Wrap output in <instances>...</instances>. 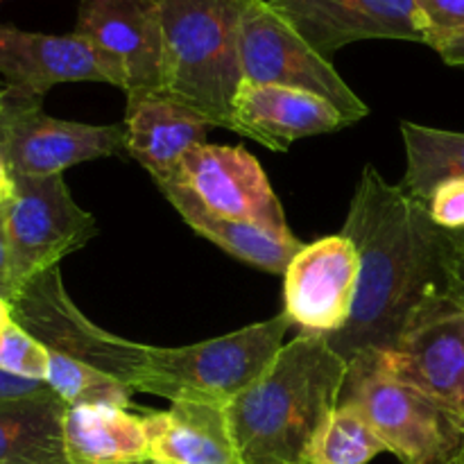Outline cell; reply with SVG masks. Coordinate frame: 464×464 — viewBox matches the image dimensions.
Masks as SVG:
<instances>
[{
	"instance_id": "37",
	"label": "cell",
	"mask_w": 464,
	"mask_h": 464,
	"mask_svg": "<svg viewBox=\"0 0 464 464\" xmlns=\"http://www.w3.org/2000/svg\"><path fill=\"white\" fill-rule=\"evenodd\" d=\"M148 464H150V462H148Z\"/></svg>"
},
{
	"instance_id": "1",
	"label": "cell",
	"mask_w": 464,
	"mask_h": 464,
	"mask_svg": "<svg viewBox=\"0 0 464 464\" xmlns=\"http://www.w3.org/2000/svg\"><path fill=\"white\" fill-rule=\"evenodd\" d=\"M340 234L356 247L361 272L352 317L324 340L347 365L365 353L392 352L426 304L458 295L453 231L435 225L429 204L385 181L372 163L358 179Z\"/></svg>"
},
{
	"instance_id": "12",
	"label": "cell",
	"mask_w": 464,
	"mask_h": 464,
	"mask_svg": "<svg viewBox=\"0 0 464 464\" xmlns=\"http://www.w3.org/2000/svg\"><path fill=\"white\" fill-rule=\"evenodd\" d=\"M361 261L352 240L326 236L290 261L284 272V313L302 334H338L352 317Z\"/></svg>"
},
{
	"instance_id": "18",
	"label": "cell",
	"mask_w": 464,
	"mask_h": 464,
	"mask_svg": "<svg viewBox=\"0 0 464 464\" xmlns=\"http://www.w3.org/2000/svg\"><path fill=\"white\" fill-rule=\"evenodd\" d=\"M150 464H243L227 406L172 401L163 412L143 417Z\"/></svg>"
},
{
	"instance_id": "9",
	"label": "cell",
	"mask_w": 464,
	"mask_h": 464,
	"mask_svg": "<svg viewBox=\"0 0 464 464\" xmlns=\"http://www.w3.org/2000/svg\"><path fill=\"white\" fill-rule=\"evenodd\" d=\"M75 34L91 45L107 84L122 93L168 91L159 0H80Z\"/></svg>"
},
{
	"instance_id": "25",
	"label": "cell",
	"mask_w": 464,
	"mask_h": 464,
	"mask_svg": "<svg viewBox=\"0 0 464 464\" xmlns=\"http://www.w3.org/2000/svg\"><path fill=\"white\" fill-rule=\"evenodd\" d=\"M50 352L25 329L12 322L0 331V370L23 379L45 381L48 376Z\"/></svg>"
},
{
	"instance_id": "30",
	"label": "cell",
	"mask_w": 464,
	"mask_h": 464,
	"mask_svg": "<svg viewBox=\"0 0 464 464\" xmlns=\"http://www.w3.org/2000/svg\"><path fill=\"white\" fill-rule=\"evenodd\" d=\"M435 53H440V57L447 63H451V66H464V36L447 41Z\"/></svg>"
},
{
	"instance_id": "29",
	"label": "cell",
	"mask_w": 464,
	"mask_h": 464,
	"mask_svg": "<svg viewBox=\"0 0 464 464\" xmlns=\"http://www.w3.org/2000/svg\"><path fill=\"white\" fill-rule=\"evenodd\" d=\"M16 288L12 281V267H9V245H7V207H0V297L12 302Z\"/></svg>"
},
{
	"instance_id": "16",
	"label": "cell",
	"mask_w": 464,
	"mask_h": 464,
	"mask_svg": "<svg viewBox=\"0 0 464 464\" xmlns=\"http://www.w3.org/2000/svg\"><path fill=\"white\" fill-rule=\"evenodd\" d=\"M343 113L324 98L272 84L240 86L231 111V131L285 152L295 140L347 127Z\"/></svg>"
},
{
	"instance_id": "27",
	"label": "cell",
	"mask_w": 464,
	"mask_h": 464,
	"mask_svg": "<svg viewBox=\"0 0 464 464\" xmlns=\"http://www.w3.org/2000/svg\"><path fill=\"white\" fill-rule=\"evenodd\" d=\"M429 213L438 227L464 231V179H449L433 190Z\"/></svg>"
},
{
	"instance_id": "24",
	"label": "cell",
	"mask_w": 464,
	"mask_h": 464,
	"mask_svg": "<svg viewBox=\"0 0 464 464\" xmlns=\"http://www.w3.org/2000/svg\"><path fill=\"white\" fill-rule=\"evenodd\" d=\"M45 383L66 406L130 408L134 392L130 385L121 383L113 376L54 352H50Z\"/></svg>"
},
{
	"instance_id": "21",
	"label": "cell",
	"mask_w": 464,
	"mask_h": 464,
	"mask_svg": "<svg viewBox=\"0 0 464 464\" xmlns=\"http://www.w3.org/2000/svg\"><path fill=\"white\" fill-rule=\"evenodd\" d=\"M66 408L53 390L0 403V464H68L63 451Z\"/></svg>"
},
{
	"instance_id": "7",
	"label": "cell",
	"mask_w": 464,
	"mask_h": 464,
	"mask_svg": "<svg viewBox=\"0 0 464 464\" xmlns=\"http://www.w3.org/2000/svg\"><path fill=\"white\" fill-rule=\"evenodd\" d=\"M39 95L0 84V159L12 177H53L125 152V125H86L48 116Z\"/></svg>"
},
{
	"instance_id": "11",
	"label": "cell",
	"mask_w": 464,
	"mask_h": 464,
	"mask_svg": "<svg viewBox=\"0 0 464 464\" xmlns=\"http://www.w3.org/2000/svg\"><path fill=\"white\" fill-rule=\"evenodd\" d=\"M365 356L383 374L412 385L464 420V302L458 295L426 304L392 352Z\"/></svg>"
},
{
	"instance_id": "13",
	"label": "cell",
	"mask_w": 464,
	"mask_h": 464,
	"mask_svg": "<svg viewBox=\"0 0 464 464\" xmlns=\"http://www.w3.org/2000/svg\"><path fill=\"white\" fill-rule=\"evenodd\" d=\"M177 181L218 216L252 222L279 238H295L270 179L243 145L204 143L190 150Z\"/></svg>"
},
{
	"instance_id": "22",
	"label": "cell",
	"mask_w": 464,
	"mask_h": 464,
	"mask_svg": "<svg viewBox=\"0 0 464 464\" xmlns=\"http://www.w3.org/2000/svg\"><path fill=\"white\" fill-rule=\"evenodd\" d=\"M406 143V175L401 186L408 195L429 204L430 195L449 179H464V134L435 127L401 122Z\"/></svg>"
},
{
	"instance_id": "28",
	"label": "cell",
	"mask_w": 464,
	"mask_h": 464,
	"mask_svg": "<svg viewBox=\"0 0 464 464\" xmlns=\"http://www.w3.org/2000/svg\"><path fill=\"white\" fill-rule=\"evenodd\" d=\"M44 392H50V388L45 381L23 379V376L9 374V372L0 370V403L39 397V394H44Z\"/></svg>"
},
{
	"instance_id": "3",
	"label": "cell",
	"mask_w": 464,
	"mask_h": 464,
	"mask_svg": "<svg viewBox=\"0 0 464 464\" xmlns=\"http://www.w3.org/2000/svg\"><path fill=\"white\" fill-rule=\"evenodd\" d=\"M245 3L159 0L168 48V91L227 130L243 86L240 30Z\"/></svg>"
},
{
	"instance_id": "6",
	"label": "cell",
	"mask_w": 464,
	"mask_h": 464,
	"mask_svg": "<svg viewBox=\"0 0 464 464\" xmlns=\"http://www.w3.org/2000/svg\"><path fill=\"white\" fill-rule=\"evenodd\" d=\"M14 322L48 352L80 361L139 392L150 365V344L118 338L89 320L66 293L59 267L23 284L12 299Z\"/></svg>"
},
{
	"instance_id": "19",
	"label": "cell",
	"mask_w": 464,
	"mask_h": 464,
	"mask_svg": "<svg viewBox=\"0 0 464 464\" xmlns=\"http://www.w3.org/2000/svg\"><path fill=\"white\" fill-rule=\"evenodd\" d=\"M159 190L195 234L211 240L222 252L238 258V261L249 263L258 270L284 275L290 261L302 252L304 245L297 238H279V236L270 234L261 227L252 225V222L208 211L202 199L181 181L161 184Z\"/></svg>"
},
{
	"instance_id": "4",
	"label": "cell",
	"mask_w": 464,
	"mask_h": 464,
	"mask_svg": "<svg viewBox=\"0 0 464 464\" xmlns=\"http://www.w3.org/2000/svg\"><path fill=\"white\" fill-rule=\"evenodd\" d=\"M293 322L284 311L266 322L188 347H150V365L139 392L168 401L229 406L252 388L284 349Z\"/></svg>"
},
{
	"instance_id": "35",
	"label": "cell",
	"mask_w": 464,
	"mask_h": 464,
	"mask_svg": "<svg viewBox=\"0 0 464 464\" xmlns=\"http://www.w3.org/2000/svg\"><path fill=\"white\" fill-rule=\"evenodd\" d=\"M456 464H464V460H460V462H456Z\"/></svg>"
},
{
	"instance_id": "36",
	"label": "cell",
	"mask_w": 464,
	"mask_h": 464,
	"mask_svg": "<svg viewBox=\"0 0 464 464\" xmlns=\"http://www.w3.org/2000/svg\"><path fill=\"white\" fill-rule=\"evenodd\" d=\"M0 3H5V0H0Z\"/></svg>"
},
{
	"instance_id": "10",
	"label": "cell",
	"mask_w": 464,
	"mask_h": 464,
	"mask_svg": "<svg viewBox=\"0 0 464 464\" xmlns=\"http://www.w3.org/2000/svg\"><path fill=\"white\" fill-rule=\"evenodd\" d=\"M16 193L7 204V245L14 288H21L84 247L98 225L72 199L63 175L14 177ZM16 297V295H14Z\"/></svg>"
},
{
	"instance_id": "14",
	"label": "cell",
	"mask_w": 464,
	"mask_h": 464,
	"mask_svg": "<svg viewBox=\"0 0 464 464\" xmlns=\"http://www.w3.org/2000/svg\"><path fill=\"white\" fill-rule=\"evenodd\" d=\"M324 57L365 39L426 44L415 0H267Z\"/></svg>"
},
{
	"instance_id": "34",
	"label": "cell",
	"mask_w": 464,
	"mask_h": 464,
	"mask_svg": "<svg viewBox=\"0 0 464 464\" xmlns=\"http://www.w3.org/2000/svg\"><path fill=\"white\" fill-rule=\"evenodd\" d=\"M453 234H456L458 238H462V240H464V231H453Z\"/></svg>"
},
{
	"instance_id": "15",
	"label": "cell",
	"mask_w": 464,
	"mask_h": 464,
	"mask_svg": "<svg viewBox=\"0 0 464 464\" xmlns=\"http://www.w3.org/2000/svg\"><path fill=\"white\" fill-rule=\"evenodd\" d=\"M125 98V152L157 186L177 181L186 154L207 143L216 125L170 91H134Z\"/></svg>"
},
{
	"instance_id": "20",
	"label": "cell",
	"mask_w": 464,
	"mask_h": 464,
	"mask_svg": "<svg viewBox=\"0 0 464 464\" xmlns=\"http://www.w3.org/2000/svg\"><path fill=\"white\" fill-rule=\"evenodd\" d=\"M63 451L68 464H148L143 417L116 406H68Z\"/></svg>"
},
{
	"instance_id": "32",
	"label": "cell",
	"mask_w": 464,
	"mask_h": 464,
	"mask_svg": "<svg viewBox=\"0 0 464 464\" xmlns=\"http://www.w3.org/2000/svg\"><path fill=\"white\" fill-rule=\"evenodd\" d=\"M14 193H16V184H14L12 172L7 170L5 161L0 159V207H7L14 199Z\"/></svg>"
},
{
	"instance_id": "33",
	"label": "cell",
	"mask_w": 464,
	"mask_h": 464,
	"mask_svg": "<svg viewBox=\"0 0 464 464\" xmlns=\"http://www.w3.org/2000/svg\"><path fill=\"white\" fill-rule=\"evenodd\" d=\"M12 322H14L12 302H9V299H5V297H0V331L7 329Z\"/></svg>"
},
{
	"instance_id": "8",
	"label": "cell",
	"mask_w": 464,
	"mask_h": 464,
	"mask_svg": "<svg viewBox=\"0 0 464 464\" xmlns=\"http://www.w3.org/2000/svg\"><path fill=\"white\" fill-rule=\"evenodd\" d=\"M245 84H272L306 91L334 104L349 125L370 113L329 57L317 53L267 0H247L240 30Z\"/></svg>"
},
{
	"instance_id": "5",
	"label": "cell",
	"mask_w": 464,
	"mask_h": 464,
	"mask_svg": "<svg viewBox=\"0 0 464 464\" xmlns=\"http://www.w3.org/2000/svg\"><path fill=\"white\" fill-rule=\"evenodd\" d=\"M340 403L356 408L403 464L464 460V420L412 385L383 374L370 356L349 362Z\"/></svg>"
},
{
	"instance_id": "26",
	"label": "cell",
	"mask_w": 464,
	"mask_h": 464,
	"mask_svg": "<svg viewBox=\"0 0 464 464\" xmlns=\"http://www.w3.org/2000/svg\"><path fill=\"white\" fill-rule=\"evenodd\" d=\"M426 45L438 50L447 41L464 36V0H415Z\"/></svg>"
},
{
	"instance_id": "17",
	"label": "cell",
	"mask_w": 464,
	"mask_h": 464,
	"mask_svg": "<svg viewBox=\"0 0 464 464\" xmlns=\"http://www.w3.org/2000/svg\"><path fill=\"white\" fill-rule=\"evenodd\" d=\"M0 75L39 98L66 82H107L91 45L75 32L41 34L14 25H0Z\"/></svg>"
},
{
	"instance_id": "23",
	"label": "cell",
	"mask_w": 464,
	"mask_h": 464,
	"mask_svg": "<svg viewBox=\"0 0 464 464\" xmlns=\"http://www.w3.org/2000/svg\"><path fill=\"white\" fill-rule=\"evenodd\" d=\"M385 451L370 421L356 408L340 403L313 435L306 464H367Z\"/></svg>"
},
{
	"instance_id": "2",
	"label": "cell",
	"mask_w": 464,
	"mask_h": 464,
	"mask_svg": "<svg viewBox=\"0 0 464 464\" xmlns=\"http://www.w3.org/2000/svg\"><path fill=\"white\" fill-rule=\"evenodd\" d=\"M349 365L320 335H297L227 406L243 464H306L322 421L340 406Z\"/></svg>"
},
{
	"instance_id": "31",
	"label": "cell",
	"mask_w": 464,
	"mask_h": 464,
	"mask_svg": "<svg viewBox=\"0 0 464 464\" xmlns=\"http://www.w3.org/2000/svg\"><path fill=\"white\" fill-rule=\"evenodd\" d=\"M453 240H456V249H453V279H456V290L464 302V240L458 238L453 234Z\"/></svg>"
}]
</instances>
